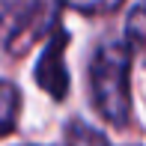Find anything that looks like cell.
<instances>
[{
    "instance_id": "cell-1",
    "label": "cell",
    "mask_w": 146,
    "mask_h": 146,
    "mask_svg": "<svg viewBox=\"0 0 146 146\" xmlns=\"http://www.w3.org/2000/svg\"><path fill=\"white\" fill-rule=\"evenodd\" d=\"M131 42H104L90 60V96L98 116L122 128L131 119Z\"/></svg>"
},
{
    "instance_id": "cell-3",
    "label": "cell",
    "mask_w": 146,
    "mask_h": 146,
    "mask_svg": "<svg viewBox=\"0 0 146 146\" xmlns=\"http://www.w3.org/2000/svg\"><path fill=\"white\" fill-rule=\"evenodd\" d=\"M66 42H69V36H66V30L54 24V33H51L48 45H45L42 51V60H39L36 66V84L48 92L51 98H66V92H69V72H66Z\"/></svg>"
},
{
    "instance_id": "cell-2",
    "label": "cell",
    "mask_w": 146,
    "mask_h": 146,
    "mask_svg": "<svg viewBox=\"0 0 146 146\" xmlns=\"http://www.w3.org/2000/svg\"><path fill=\"white\" fill-rule=\"evenodd\" d=\"M54 21L48 0H0V45L12 57H21L39 42Z\"/></svg>"
},
{
    "instance_id": "cell-6",
    "label": "cell",
    "mask_w": 146,
    "mask_h": 146,
    "mask_svg": "<svg viewBox=\"0 0 146 146\" xmlns=\"http://www.w3.org/2000/svg\"><path fill=\"white\" fill-rule=\"evenodd\" d=\"M66 146H108V140H104L96 128H90L87 122L75 119V122H69V128H66Z\"/></svg>"
},
{
    "instance_id": "cell-5",
    "label": "cell",
    "mask_w": 146,
    "mask_h": 146,
    "mask_svg": "<svg viewBox=\"0 0 146 146\" xmlns=\"http://www.w3.org/2000/svg\"><path fill=\"white\" fill-rule=\"evenodd\" d=\"M125 36H128L134 54H140V60L146 63V6L131 9L128 24H125Z\"/></svg>"
},
{
    "instance_id": "cell-4",
    "label": "cell",
    "mask_w": 146,
    "mask_h": 146,
    "mask_svg": "<svg viewBox=\"0 0 146 146\" xmlns=\"http://www.w3.org/2000/svg\"><path fill=\"white\" fill-rule=\"evenodd\" d=\"M21 113V92L12 81H0V137L12 134Z\"/></svg>"
},
{
    "instance_id": "cell-7",
    "label": "cell",
    "mask_w": 146,
    "mask_h": 146,
    "mask_svg": "<svg viewBox=\"0 0 146 146\" xmlns=\"http://www.w3.org/2000/svg\"><path fill=\"white\" fill-rule=\"evenodd\" d=\"M63 3L75 6V9H81V12H110V9H116L122 0H63Z\"/></svg>"
}]
</instances>
